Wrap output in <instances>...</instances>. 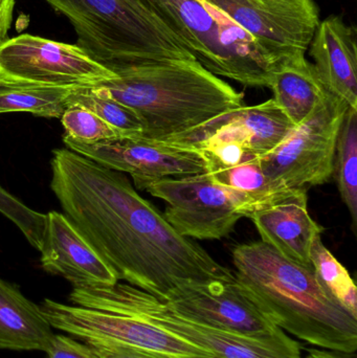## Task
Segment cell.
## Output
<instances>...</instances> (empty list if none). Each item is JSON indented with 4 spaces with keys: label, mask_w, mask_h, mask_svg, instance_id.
I'll return each mask as SVG.
<instances>
[{
    "label": "cell",
    "mask_w": 357,
    "mask_h": 358,
    "mask_svg": "<svg viewBox=\"0 0 357 358\" xmlns=\"http://www.w3.org/2000/svg\"><path fill=\"white\" fill-rule=\"evenodd\" d=\"M52 155L50 187L63 214L119 281L166 302L182 286L234 275L180 235L121 172L68 149Z\"/></svg>",
    "instance_id": "obj_1"
},
{
    "label": "cell",
    "mask_w": 357,
    "mask_h": 358,
    "mask_svg": "<svg viewBox=\"0 0 357 358\" xmlns=\"http://www.w3.org/2000/svg\"><path fill=\"white\" fill-rule=\"evenodd\" d=\"M233 262L254 302L285 334L316 348L356 352V317L323 288L314 268L262 241L237 245Z\"/></svg>",
    "instance_id": "obj_2"
},
{
    "label": "cell",
    "mask_w": 357,
    "mask_h": 358,
    "mask_svg": "<svg viewBox=\"0 0 357 358\" xmlns=\"http://www.w3.org/2000/svg\"><path fill=\"white\" fill-rule=\"evenodd\" d=\"M94 87L136 111L143 136L165 141L243 105V94L197 60H171L113 71Z\"/></svg>",
    "instance_id": "obj_3"
},
{
    "label": "cell",
    "mask_w": 357,
    "mask_h": 358,
    "mask_svg": "<svg viewBox=\"0 0 357 358\" xmlns=\"http://www.w3.org/2000/svg\"><path fill=\"white\" fill-rule=\"evenodd\" d=\"M64 15L77 45L110 71L171 60H196L148 0H44Z\"/></svg>",
    "instance_id": "obj_4"
},
{
    "label": "cell",
    "mask_w": 357,
    "mask_h": 358,
    "mask_svg": "<svg viewBox=\"0 0 357 358\" xmlns=\"http://www.w3.org/2000/svg\"><path fill=\"white\" fill-rule=\"evenodd\" d=\"M205 69L249 87H268L281 61L205 0H148Z\"/></svg>",
    "instance_id": "obj_5"
},
{
    "label": "cell",
    "mask_w": 357,
    "mask_h": 358,
    "mask_svg": "<svg viewBox=\"0 0 357 358\" xmlns=\"http://www.w3.org/2000/svg\"><path fill=\"white\" fill-rule=\"evenodd\" d=\"M73 305L140 317L201 347L217 358H302L300 345L282 332L254 338L212 327L180 315L167 303L130 284L73 287Z\"/></svg>",
    "instance_id": "obj_6"
},
{
    "label": "cell",
    "mask_w": 357,
    "mask_h": 358,
    "mask_svg": "<svg viewBox=\"0 0 357 358\" xmlns=\"http://www.w3.org/2000/svg\"><path fill=\"white\" fill-rule=\"evenodd\" d=\"M136 187L167 202L166 220L186 238L221 239L256 210L249 197L216 182L207 172L148 181Z\"/></svg>",
    "instance_id": "obj_7"
},
{
    "label": "cell",
    "mask_w": 357,
    "mask_h": 358,
    "mask_svg": "<svg viewBox=\"0 0 357 358\" xmlns=\"http://www.w3.org/2000/svg\"><path fill=\"white\" fill-rule=\"evenodd\" d=\"M348 108L328 94L274 150L258 159L264 173L291 189L326 183L333 176L337 138Z\"/></svg>",
    "instance_id": "obj_8"
},
{
    "label": "cell",
    "mask_w": 357,
    "mask_h": 358,
    "mask_svg": "<svg viewBox=\"0 0 357 358\" xmlns=\"http://www.w3.org/2000/svg\"><path fill=\"white\" fill-rule=\"evenodd\" d=\"M39 307L54 329L87 345H124L171 358H217L134 315L62 304L50 299H45Z\"/></svg>",
    "instance_id": "obj_9"
},
{
    "label": "cell",
    "mask_w": 357,
    "mask_h": 358,
    "mask_svg": "<svg viewBox=\"0 0 357 358\" xmlns=\"http://www.w3.org/2000/svg\"><path fill=\"white\" fill-rule=\"evenodd\" d=\"M115 73L77 44L22 34L0 46V79L52 87H90Z\"/></svg>",
    "instance_id": "obj_10"
},
{
    "label": "cell",
    "mask_w": 357,
    "mask_h": 358,
    "mask_svg": "<svg viewBox=\"0 0 357 358\" xmlns=\"http://www.w3.org/2000/svg\"><path fill=\"white\" fill-rule=\"evenodd\" d=\"M226 13L277 60L305 55L320 24L314 0H205Z\"/></svg>",
    "instance_id": "obj_11"
},
{
    "label": "cell",
    "mask_w": 357,
    "mask_h": 358,
    "mask_svg": "<svg viewBox=\"0 0 357 358\" xmlns=\"http://www.w3.org/2000/svg\"><path fill=\"white\" fill-rule=\"evenodd\" d=\"M67 149L113 171L128 173L136 187L148 181L207 172L201 151L142 136L84 144L64 136Z\"/></svg>",
    "instance_id": "obj_12"
},
{
    "label": "cell",
    "mask_w": 357,
    "mask_h": 358,
    "mask_svg": "<svg viewBox=\"0 0 357 358\" xmlns=\"http://www.w3.org/2000/svg\"><path fill=\"white\" fill-rule=\"evenodd\" d=\"M165 303L189 319L243 336L272 338L284 332L262 313L235 273L182 286Z\"/></svg>",
    "instance_id": "obj_13"
},
{
    "label": "cell",
    "mask_w": 357,
    "mask_h": 358,
    "mask_svg": "<svg viewBox=\"0 0 357 358\" xmlns=\"http://www.w3.org/2000/svg\"><path fill=\"white\" fill-rule=\"evenodd\" d=\"M295 127L272 99L242 106L165 142L199 149L214 143H239L261 157L274 150Z\"/></svg>",
    "instance_id": "obj_14"
},
{
    "label": "cell",
    "mask_w": 357,
    "mask_h": 358,
    "mask_svg": "<svg viewBox=\"0 0 357 358\" xmlns=\"http://www.w3.org/2000/svg\"><path fill=\"white\" fill-rule=\"evenodd\" d=\"M39 252L42 268L64 278L73 287L110 286L119 282L113 269L63 213L46 214Z\"/></svg>",
    "instance_id": "obj_15"
},
{
    "label": "cell",
    "mask_w": 357,
    "mask_h": 358,
    "mask_svg": "<svg viewBox=\"0 0 357 358\" xmlns=\"http://www.w3.org/2000/svg\"><path fill=\"white\" fill-rule=\"evenodd\" d=\"M307 189H297L293 195L249 215L261 241L289 260L312 268V245L323 229L308 212Z\"/></svg>",
    "instance_id": "obj_16"
},
{
    "label": "cell",
    "mask_w": 357,
    "mask_h": 358,
    "mask_svg": "<svg viewBox=\"0 0 357 358\" xmlns=\"http://www.w3.org/2000/svg\"><path fill=\"white\" fill-rule=\"evenodd\" d=\"M314 67L326 90L357 109L356 27L340 16L321 21L309 45Z\"/></svg>",
    "instance_id": "obj_17"
},
{
    "label": "cell",
    "mask_w": 357,
    "mask_h": 358,
    "mask_svg": "<svg viewBox=\"0 0 357 358\" xmlns=\"http://www.w3.org/2000/svg\"><path fill=\"white\" fill-rule=\"evenodd\" d=\"M39 305L0 279V349L46 352L54 334Z\"/></svg>",
    "instance_id": "obj_18"
},
{
    "label": "cell",
    "mask_w": 357,
    "mask_h": 358,
    "mask_svg": "<svg viewBox=\"0 0 357 358\" xmlns=\"http://www.w3.org/2000/svg\"><path fill=\"white\" fill-rule=\"evenodd\" d=\"M268 88L274 92L272 100L295 126L330 94L305 55L282 61L272 73Z\"/></svg>",
    "instance_id": "obj_19"
},
{
    "label": "cell",
    "mask_w": 357,
    "mask_h": 358,
    "mask_svg": "<svg viewBox=\"0 0 357 358\" xmlns=\"http://www.w3.org/2000/svg\"><path fill=\"white\" fill-rule=\"evenodd\" d=\"M73 90L13 83L0 79V115L27 113L36 117L60 119Z\"/></svg>",
    "instance_id": "obj_20"
},
{
    "label": "cell",
    "mask_w": 357,
    "mask_h": 358,
    "mask_svg": "<svg viewBox=\"0 0 357 358\" xmlns=\"http://www.w3.org/2000/svg\"><path fill=\"white\" fill-rule=\"evenodd\" d=\"M207 173L219 185L240 192L249 197L255 203L256 210L286 199L297 189L266 176L259 161Z\"/></svg>",
    "instance_id": "obj_21"
},
{
    "label": "cell",
    "mask_w": 357,
    "mask_h": 358,
    "mask_svg": "<svg viewBox=\"0 0 357 358\" xmlns=\"http://www.w3.org/2000/svg\"><path fill=\"white\" fill-rule=\"evenodd\" d=\"M354 227L357 222V109L348 108L342 122L333 173Z\"/></svg>",
    "instance_id": "obj_22"
},
{
    "label": "cell",
    "mask_w": 357,
    "mask_h": 358,
    "mask_svg": "<svg viewBox=\"0 0 357 358\" xmlns=\"http://www.w3.org/2000/svg\"><path fill=\"white\" fill-rule=\"evenodd\" d=\"M312 268L325 290L357 319V288L349 271L333 256L319 237L312 245Z\"/></svg>",
    "instance_id": "obj_23"
},
{
    "label": "cell",
    "mask_w": 357,
    "mask_h": 358,
    "mask_svg": "<svg viewBox=\"0 0 357 358\" xmlns=\"http://www.w3.org/2000/svg\"><path fill=\"white\" fill-rule=\"evenodd\" d=\"M68 104L86 107L123 136H143L144 127L136 111L111 98L100 88L94 86L75 88L67 99Z\"/></svg>",
    "instance_id": "obj_24"
},
{
    "label": "cell",
    "mask_w": 357,
    "mask_h": 358,
    "mask_svg": "<svg viewBox=\"0 0 357 358\" xmlns=\"http://www.w3.org/2000/svg\"><path fill=\"white\" fill-rule=\"evenodd\" d=\"M65 136L84 144H96L122 136L98 115L79 104H68L60 117Z\"/></svg>",
    "instance_id": "obj_25"
},
{
    "label": "cell",
    "mask_w": 357,
    "mask_h": 358,
    "mask_svg": "<svg viewBox=\"0 0 357 358\" xmlns=\"http://www.w3.org/2000/svg\"><path fill=\"white\" fill-rule=\"evenodd\" d=\"M0 213L20 229L33 248L40 250L45 229L46 214L31 210L0 185Z\"/></svg>",
    "instance_id": "obj_26"
},
{
    "label": "cell",
    "mask_w": 357,
    "mask_h": 358,
    "mask_svg": "<svg viewBox=\"0 0 357 358\" xmlns=\"http://www.w3.org/2000/svg\"><path fill=\"white\" fill-rule=\"evenodd\" d=\"M207 161V172L230 169L260 159L257 155L239 143H214L197 149Z\"/></svg>",
    "instance_id": "obj_27"
},
{
    "label": "cell",
    "mask_w": 357,
    "mask_h": 358,
    "mask_svg": "<svg viewBox=\"0 0 357 358\" xmlns=\"http://www.w3.org/2000/svg\"><path fill=\"white\" fill-rule=\"evenodd\" d=\"M45 353L48 358H98L92 347L62 334H54Z\"/></svg>",
    "instance_id": "obj_28"
},
{
    "label": "cell",
    "mask_w": 357,
    "mask_h": 358,
    "mask_svg": "<svg viewBox=\"0 0 357 358\" xmlns=\"http://www.w3.org/2000/svg\"><path fill=\"white\" fill-rule=\"evenodd\" d=\"M98 358H171L143 349L117 344H90Z\"/></svg>",
    "instance_id": "obj_29"
},
{
    "label": "cell",
    "mask_w": 357,
    "mask_h": 358,
    "mask_svg": "<svg viewBox=\"0 0 357 358\" xmlns=\"http://www.w3.org/2000/svg\"><path fill=\"white\" fill-rule=\"evenodd\" d=\"M16 0H0V46L8 39Z\"/></svg>",
    "instance_id": "obj_30"
},
{
    "label": "cell",
    "mask_w": 357,
    "mask_h": 358,
    "mask_svg": "<svg viewBox=\"0 0 357 358\" xmlns=\"http://www.w3.org/2000/svg\"><path fill=\"white\" fill-rule=\"evenodd\" d=\"M305 358H314V357H312V355H309V353H308V355L307 357H306Z\"/></svg>",
    "instance_id": "obj_31"
}]
</instances>
